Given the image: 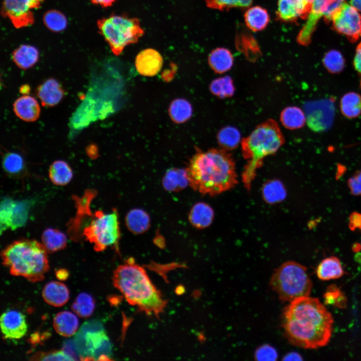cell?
Instances as JSON below:
<instances>
[{
  "label": "cell",
  "mask_w": 361,
  "mask_h": 361,
  "mask_svg": "<svg viewBox=\"0 0 361 361\" xmlns=\"http://www.w3.org/2000/svg\"><path fill=\"white\" fill-rule=\"evenodd\" d=\"M325 69L332 74H338L343 70L345 61L341 54L336 50L327 52L322 60Z\"/></svg>",
  "instance_id": "40"
},
{
  "label": "cell",
  "mask_w": 361,
  "mask_h": 361,
  "mask_svg": "<svg viewBox=\"0 0 361 361\" xmlns=\"http://www.w3.org/2000/svg\"><path fill=\"white\" fill-rule=\"evenodd\" d=\"M112 280L114 286L129 304L148 315L158 316L163 312L166 301L145 269L135 264L132 258L117 267Z\"/></svg>",
  "instance_id": "3"
},
{
  "label": "cell",
  "mask_w": 361,
  "mask_h": 361,
  "mask_svg": "<svg viewBox=\"0 0 361 361\" xmlns=\"http://www.w3.org/2000/svg\"><path fill=\"white\" fill-rule=\"evenodd\" d=\"M209 89L213 95L220 98L231 97L235 92L233 81L228 76L214 80L211 83Z\"/></svg>",
  "instance_id": "36"
},
{
  "label": "cell",
  "mask_w": 361,
  "mask_h": 361,
  "mask_svg": "<svg viewBox=\"0 0 361 361\" xmlns=\"http://www.w3.org/2000/svg\"><path fill=\"white\" fill-rule=\"evenodd\" d=\"M32 205V201H17L4 197L0 207L1 234L7 230H14L24 226Z\"/></svg>",
  "instance_id": "11"
},
{
  "label": "cell",
  "mask_w": 361,
  "mask_h": 361,
  "mask_svg": "<svg viewBox=\"0 0 361 361\" xmlns=\"http://www.w3.org/2000/svg\"><path fill=\"white\" fill-rule=\"evenodd\" d=\"M208 7L220 11L227 10L233 8H247L253 0H205Z\"/></svg>",
  "instance_id": "42"
},
{
  "label": "cell",
  "mask_w": 361,
  "mask_h": 361,
  "mask_svg": "<svg viewBox=\"0 0 361 361\" xmlns=\"http://www.w3.org/2000/svg\"><path fill=\"white\" fill-rule=\"evenodd\" d=\"M264 200L269 204H274L283 201L286 197V191L283 184L279 180L267 181L262 189Z\"/></svg>",
  "instance_id": "34"
},
{
  "label": "cell",
  "mask_w": 361,
  "mask_h": 361,
  "mask_svg": "<svg viewBox=\"0 0 361 361\" xmlns=\"http://www.w3.org/2000/svg\"><path fill=\"white\" fill-rule=\"evenodd\" d=\"M83 234L97 252L110 246L117 248L121 236L117 210L113 209L109 213L96 211L89 224L83 229Z\"/></svg>",
  "instance_id": "9"
},
{
  "label": "cell",
  "mask_w": 361,
  "mask_h": 361,
  "mask_svg": "<svg viewBox=\"0 0 361 361\" xmlns=\"http://www.w3.org/2000/svg\"><path fill=\"white\" fill-rule=\"evenodd\" d=\"M361 249V244L356 243L353 245L352 250L353 251L358 252Z\"/></svg>",
  "instance_id": "54"
},
{
  "label": "cell",
  "mask_w": 361,
  "mask_h": 361,
  "mask_svg": "<svg viewBox=\"0 0 361 361\" xmlns=\"http://www.w3.org/2000/svg\"><path fill=\"white\" fill-rule=\"evenodd\" d=\"M47 252L36 240L21 239L5 248L1 256L4 265L12 275L36 282L44 279L49 269Z\"/></svg>",
  "instance_id": "5"
},
{
  "label": "cell",
  "mask_w": 361,
  "mask_h": 361,
  "mask_svg": "<svg viewBox=\"0 0 361 361\" xmlns=\"http://www.w3.org/2000/svg\"><path fill=\"white\" fill-rule=\"evenodd\" d=\"M311 4L307 0H278L277 17L284 22L306 19Z\"/></svg>",
  "instance_id": "15"
},
{
  "label": "cell",
  "mask_w": 361,
  "mask_h": 361,
  "mask_svg": "<svg viewBox=\"0 0 361 361\" xmlns=\"http://www.w3.org/2000/svg\"><path fill=\"white\" fill-rule=\"evenodd\" d=\"M163 65V58L156 50L147 48L141 51L136 56L135 66L141 75L152 77L157 74Z\"/></svg>",
  "instance_id": "16"
},
{
  "label": "cell",
  "mask_w": 361,
  "mask_h": 361,
  "mask_svg": "<svg viewBox=\"0 0 361 361\" xmlns=\"http://www.w3.org/2000/svg\"><path fill=\"white\" fill-rule=\"evenodd\" d=\"M325 304L331 305L339 308L346 306L347 298L344 294L335 285H329L323 295Z\"/></svg>",
  "instance_id": "41"
},
{
  "label": "cell",
  "mask_w": 361,
  "mask_h": 361,
  "mask_svg": "<svg viewBox=\"0 0 361 361\" xmlns=\"http://www.w3.org/2000/svg\"><path fill=\"white\" fill-rule=\"evenodd\" d=\"M348 227L352 231H361V213L354 212L350 215Z\"/></svg>",
  "instance_id": "46"
},
{
  "label": "cell",
  "mask_w": 361,
  "mask_h": 361,
  "mask_svg": "<svg viewBox=\"0 0 361 361\" xmlns=\"http://www.w3.org/2000/svg\"><path fill=\"white\" fill-rule=\"evenodd\" d=\"M325 103L317 104L312 110L307 113L306 117L308 126L314 131H323L331 125L333 117L332 106Z\"/></svg>",
  "instance_id": "18"
},
{
  "label": "cell",
  "mask_w": 361,
  "mask_h": 361,
  "mask_svg": "<svg viewBox=\"0 0 361 361\" xmlns=\"http://www.w3.org/2000/svg\"><path fill=\"white\" fill-rule=\"evenodd\" d=\"M316 273L320 280L328 281L342 277L344 272L339 259L336 257L330 256L319 263Z\"/></svg>",
  "instance_id": "24"
},
{
  "label": "cell",
  "mask_w": 361,
  "mask_h": 361,
  "mask_svg": "<svg viewBox=\"0 0 361 361\" xmlns=\"http://www.w3.org/2000/svg\"><path fill=\"white\" fill-rule=\"evenodd\" d=\"M186 169L189 185L203 195H217L238 184L235 161L223 148L197 151Z\"/></svg>",
  "instance_id": "2"
},
{
  "label": "cell",
  "mask_w": 361,
  "mask_h": 361,
  "mask_svg": "<svg viewBox=\"0 0 361 361\" xmlns=\"http://www.w3.org/2000/svg\"><path fill=\"white\" fill-rule=\"evenodd\" d=\"M284 143L283 135L275 121L269 119L257 126L241 140L242 152L247 160L242 173V182L250 191L264 158L273 154Z\"/></svg>",
  "instance_id": "4"
},
{
  "label": "cell",
  "mask_w": 361,
  "mask_h": 361,
  "mask_svg": "<svg viewBox=\"0 0 361 361\" xmlns=\"http://www.w3.org/2000/svg\"><path fill=\"white\" fill-rule=\"evenodd\" d=\"M127 228L133 234L138 235L146 232L150 226L148 214L141 209L130 210L125 218Z\"/></svg>",
  "instance_id": "23"
},
{
  "label": "cell",
  "mask_w": 361,
  "mask_h": 361,
  "mask_svg": "<svg viewBox=\"0 0 361 361\" xmlns=\"http://www.w3.org/2000/svg\"><path fill=\"white\" fill-rule=\"evenodd\" d=\"M74 343L83 359L111 360L112 346L102 324L91 320L83 324L76 334Z\"/></svg>",
  "instance_id": "8"
},
{
  "label": "cell",
  "mask_w": 361,
  "mask_h": 361,
  "mask_svg": "<svg viewBox=\"0 0 361 361\" xmlns=\"http://www.w3.org/2000/svg\"><path fill=\"white\" fill-rule=\"evenodd\" d=\"M217 138L221 148L227 151L236 148L241 141L240 131L236 128L230 126L220 129Z\"/></svg>",
  "instance_id": "35"
},
{
  "label": "cell",
  "mask_w": 361,
  "mask_h": 361,
  "mask_svg": "<svg viewBox=\"0 0 361 361\" xmlns=\"http://www.w3.org/2000/svg\"><path fill=\"white\" fill-rule=\"evenodd\" d=\"M43 21L45 26L51 31L60 32L67 26V20L61 12L57 10H50L44 16Z\"/></svg>",
  "instance_id": "39"
},
{
  "label": "cell",
  "mask_w": 361,
  "mask_h": 361,
  "mask_svg": "<svg viewBox=\"0 0 361 361\" xmlns=\"http://www.w3.org/2000/svg\"><path fill=\"white\" fill-rule=\"evenodd\" d=\"M53 325L56 331L60 335L69 337L76 332L79 325L77 316L68 311L57 313L53 319Z\"/></svg>",
  "instance_id": "25"
},
{
  "label": "cell",
  "mask_w": 361,
  "mask_h": 361,
  "mask_svg": "<svg viewBox=\"0 0 361 361\" xmlns=\"http://www.w3.org/2000/svg\"><path fill=\"white\" fill-rule=\"evenodd\" d=\"M280 121L286 128L291 130L302 127L306 121L304 112L296 106H289L282 110Z\"/></svg>",
  "instance_id": "33"
},
{
  "label": "cell",
  "mask_w": 361,
  "mask_h": 361,
  "mask_svg": "<svg viewBox=\"0 0 361 361\" xmlns=\"http://www.w3.org/2000/svg\"><path fill=\"white\" fill-rule=\"evenodd\" d=\"M208 62L210 67L215 72L222 74L232 68L234 59L229 50L224 48H218L210 53Z\"/></svg>",
  "instance_id": "27"
},
{
  "label": "cell",
  "mask_w": 361,
  "mask_h": 361,
  "mask_svg": "<svg viewBox=\"0 0 361 361\" xmlns=\"http://www.w3.org/2000/svg\"><path fill=\"white\" fill-rule=\"evenodd\" d=\"M307 1L311 4H312V2L314 1V0H307Z\"/></svg>",
  "instance_id": "55"
},
{
  "label": "cell",
  "mask_w": 361,
  "mask_h": 361,
  "mask_svg": "<svg viewBox=\"0 0 361 361\" xmlns=\"http://www.w3.org/2000/svg\"><path fill=\"white\" fill-rule=\"evenodd\" d=\"M57 277L60 280H64L67 278L68 274L65 270H59L56 273Z\"/></svg>",
  "instance_id": "52"
},
{
  "label": "cell",
  "mask_w": 361,
  "mask_h": 361,
  "mask_svg": "<svg viewBox=\"0 0 361 361\" xmlns=\"http://www.w3.org/2000/svg\"><path fill=\"white\" fill-rule=\"evenodd\" d=\"M0 325L3 336L7 339L21 338L28 329L25 315L14 309L7 310L2 314Z\"/></svg>",
  "instance_id": "14"
},
{
  "label": "cell",
  "mask_w": 361,
  "mask_h": 361,
  "mask_svg": "<svg viewBox=\"0 0 361 361\" xmlns=\"http://www.w3.org/2000/svg\"><path fill=\"white\" fill-rule=\"evenodd\" d=\"M277 357V350L268 344L260 346L255 352V358L258 360H275Z\"/></svg>",
  "instance_id": "44"
},
{
  "label": "cell",
  "mask_w": 361,
  "mask_h": 361,
  "mask_svg": "<svg viewBox=\"0 0 361 361\" xmlns=\"http://www.w3.org/2000/svg\"><path fill=\"white\" fill-rule=\"evenodd\" d=\"M49 176L51 182L57 186H65L72 179L73 172L70 165L65 161L57 160L50 166Z\"/></svg>",
  "instance_id": "31"
},
{
  "label": "cell",
  "mask_w": 361,
  "mask_h": 361,
  "mask_svg": "<svg viewBox=\"0 0 361 361\" xmlns=\"http://www.w3.org/2000/svg\"><path fill=\"white\" fill-rule=\"evenodd\" d=\"M284 360H301L302 356L297 352H292L287 353L284 357Z\"/></svg>",
  "instance_id": "49"
},
{
  "label": "cell",
  "mask_w": 361,
  "mask_h": 361,
  "mask_svg": "<svg viewBox=\"0 0 361 361\" xmlns=\"http://www.w3.org/2000/svg\"><path fill=\"white\" fill-rule=\"evenodd\" d=\"M342 114L349 119L355 118L361 114V95L355 92L344 94L340 100Z\"/></svg>",
  "instance_id": "29"
},
{
  "label": "cell",
  "mask_w": 361,
  "mask_h": 361,
  "mask_svg": "<svg viewBox=\"0 0 361 361\" xmlns=\"http://www.w3.org/2000/svg\"><path fill=\"white\" fill-rule=\"evenodd\" d=\"M360 85H361V83H360Z\"/></svg>",
  "instance_id": "56"
},
{
  "label": "cell",
  "mask_w": 361,
  "mask_h": 361,
  "mask_svg": "<svg viewBox=\"0 0 361 361\" xmlns=\"http://www.w3.org/2000/svg\"><path fill=\"white\" fill-rule=\"evenodd\" d=\"M42 244L47 251L54 252L65 248L67 245V237L61 231L53 228L44 230L42 235Z\"/></svg>",
  "instance_id": "32"
},
{
  "label": "cell",
  "mask_w": 361,
  "mask_h": 361,
  "mask_svg": "<svg viewBox=\"0 0 361 361\" xmlns=\"http://www.w3.org/2000/svg\"><path fill=\"white\" fill-rule=\"evenodd\" d=\"M244 18L247 26L254 32L265 29L270 21L267 10L260 6L248 9L245 13Z\"/></svg>",
  "instance_id": "28"
},
{
  "label": "cell",
  "mask_w": 361,
  "mask_h": 361,
  "mask_svg": "<svg viewBox=\"0 0 361 361\" xmlns=\"http://www.w3.org/2000/svg\"><path fill=\"white\" fill-rule=\"evenodd\" d=\"M270 284L282 300L289 302L298 298L309 296L312 283L303 265L287 261L273 273Z\"/></svg>",
  "instance_id": "6"
},
{
  "label": "cell",
  "mask_w": 361,
  "mask_h": 361,
  "mask_svg": "<svg viewBox=\"0 0 361 361\" xmlns=\"http://www.w3.org/2000/svg\"><path fill=\"white\" fill-rule=\"evenodd\" d=\"M44 0H4L2 14L16 28L32 25L35 20L33 10L40 8Z\"/></svg>",
  "instance_id": "13"
},
{
  "label": "cell",
  "mask_w": 361,
  "mask_h": 361,
  "mask_svg": "<svg viewBox=\"0 0 361 361\" xmlns=\"http://www.w3.org/2000/svg\"><path fill=\"white\" fill-rule=\"evenodd\" d=\"M350 5L361 12V0H350Z\"/></svg>",
  "instance_id": "53"
},
{
  "label": "cell",
  "mask_w": 361,
  "mask_h": 361,
  "mask_svg": "<svg viewBox=\"0 0 361 361\" xmlns=\"http://www.w3.org/2000/svg\"><path fill=\"white\" fill-rule=\"evenodd\" d=\"M94 4L103 7H108L112 5L115 0H90Z\"/></svg>",
  "instance_id": "50"
},
{
  "label": "cell",
  "mask_w": 361,
  "mask_h": 361,
  "mask_svg": "<svg viewBox=\"0 0 361 361\" xmlns=\"http://www.w3.org/2000/svg\"><path fill=\"white\" fill-rule=\"evenodd\" d=\"M2 165L5 172L10 175L16 176L24 171L25 161L20 154L10 152L3 156Z\"/></svg>",
  "instance_id": "38"
},
{
  "label": "cell",
  "mask_w": 361,
  "mask_h": 361,
  "mask_svg": "<svg viewBox=\"0 0 361 361\" xmlns=\"http://www.w3.org/2000/svg\"><path fill=\"white\" fill-rule=\"evenodd\" d=\"M12 58L19 68L26 70L32 67L37 63L39 58V52L33 46L22 45L13 51Z\"/></svg>",
  "instance_id": "26"
},
{
  "label": "cell",
  "mask_w": 361,
  "mask_h": 361,
  "mask_svg": "<svg viewBox=\"0 0 361 361\" xmlns=\"http://www.w3.org/2000/svg\"><path fill=\"white\" fill-rule=\"evenodd\" d=\"M162 185L164 190L170 192H177L184 190L189 185L187 169H168L163 177Z\"/></svg>",
  "instance_id": "22"
},
{
  "label": "cell",
  "mask_w": 361,
  "mask_h": 361,
  "mask_svg": "<svg viewBox=\"0 0 361 361\" xmlns=\"http://www.w3.org/2000/svg\"><path fill=\"white\" fill-rule=\"evenodd\" d=\"M95 308L93 298L89 294L83 292L77 296L72 304V309L79 316L86 318L90 316Z\"/></svg>",
  "instance_id": "37"
},
{
  "label": "cell",
  "mask_w": 361,
  "mask_h": 361,
  "mask_svg": "<svg viewBox=\"0 0 361 361\" xmlns=\"http://www.w3.org/2000/svg\"><path fill=\"white\" fill-rule=\"evenodd\" d=\"M31 91V88L28 84H23L19 88V92L23 95H28Z\"/></svg>",
  "instance_id": "51"
},
{
  "label": "cell",
  "mask_w": 361,
  "mask_h": 361,
  "mask_svg": "<svg viewBox=\"0 0 361 361\" xmlns=\"http://www.w3.org/2000/svg\"><path fill=\"white\" fill-rule=\"evenodd\" d=\"M97 26L116 56L126 46L137 43L144 33L138 19L121 15L102 18L98 21Z\"/></svg>",
  "instance_id": "7"
},
{
  "label": "cell",
  "mask_w": 361,
  "mask_h": 361,
  "mask_svg": "<svg viewBox=\"0 0 361 361\" xmlns=\"http://www.w3.org/2000/svg\"><path fill=\"white\" fill-rule=\"evenodd\" d=\"M343 3L344 0H314L307 21L297 36L298 43L302 45H308L319 20L324 18L329 21L333 13Z\"/></svg>",
  "instance_id": "10"
},
{
  "label": "cell",
  "mask_w": 361,
  "mask_h": 361,
  "mask_svg": "<svg viewBox=\"0 0 361 361\" xmlns=\"http://www.w3.org/2000/svg\"><path fill=\"white\" fill-rule=\"evenodd\" d=\"M31 359L35 360H74L63 350H52L48 352L36 353Z\"/></svg>",
  "instance_id": "43"
},
{
  "label": "cell",
  "mask_w": 361,
  "mask_h": 361,
  "mask_svg": "<svg viewBox=\"0 0 361 361\" xmlns=\"http://www.w3.org/2000/svg\"><path fill=\"white\" fill-rule=\"evenodd\" d=\"M13 110L17 117L26 122L37 120L41 111L37 100L28 95H23L17 99L13 104Z\"/></svg>",
  "instance_id": "19"
},
{
  "label": "cell",
  "mask_w": 361,
  "mask_h": 361,
  "mask_svg": "<svg viewBox=\"0 0 361 361\" xmlns=\"http://www.w3.org/2000/svg\"><path fill=\"white\" fill-rule=\"evenodd\" d=\"M331 314L316 298L296 299L285 308L283 326L285 335L293 345L316 349L329 342L332 332Z\"/></svg>",
  "instance_id": "1"
},
{
  "label": "cell",
  "mask_w": 361,
  "mask_h": 361,
  "mask_svg": "<svg viewBox=\"0 0 361 361\" xmlns=\"http://www.w3.org/2000/svg\"><path fill=\"white\" fill-rule=\"evenodd\" d=\"M329 21L337 32L352 42L361 36V15L351 5L343 3L333 13Z\"/></svg>",
  "instance_id": "12"
},
{
  "label": "cell",
  "mask_w": 361,
  "mask_h": 361,
  "mask_svg": "<svg viewBox=\"0 0 361 361\" xmlns=\"http://www.w3.org/2000/svg\"><path fill=\"white\" fill-rule=\"evenodd\" d=\"M170 118L174 123L181 124L189 120L193 114L191 104L184 98H177L170 104L168 108Z\"/></svg>",
  "instance_id": "30"
},
{
  "label": "cell",
  "mask_w": 361,
  "mask_h": 361,
  "mask_svg": "<svg viewBox=\"0 0 361 361\" xmlns=\"http://www.w3.org/2000/svg\"><path fill=\"white\" fill-rule=\"evenodd\" d=\"M214 218L213 208L208 204L198 202L191 208L189 214V221L194 227L202 229L208 227Z\"/></svg>",
  "instance_id": "21"
},
{
  "label": "cell",
  "mask_w": 361,
  "mask_h": 361,
  "mask_svg": "<svg viewBox=\"0 0 361 361\" xmlns=\"http://www.w3.org/2000/svg\"><path fill=\"white\" fill-rule=\"evenodd\" d=\"M353 65L355 70L361 74V42L357 46Z\"/></svg>",
  "instance_id": "47"
},
{
  "label": "cell",
  "mask_w": 361,
  "mask_h": 361,
  "mask_svg": "<svg viewBox=\"0 0 361 361\" xmlns=\"http://www.w3.org/2000/svg\"><path fill=\"white\" fill-rule=\"evenodd\" d=\"M64 90L56 79L50 78L41 84L37 89V95L42 105L52 107L58 104L64 96Z\"/></svg>",
  "instance_id": "17"
},
{
  "label": "cell",
  "mask_w": 361,
  "mask_h": 361,
  "mask_svg": "<svg viewBox=\"0 0 361 361\" xmlns=\"http://www.w3.org/2000/svg\"><path fill=\"white\" fill-rule=\"evenodd\" d=\"M88 156L91 158H96L98 156V150L96 145L91 144L86 149Z\"/></svg>",
  "instance_id": "48"
},
{
  "label": "cell",
  "mask_w": 361,
  "mask_h": 361,
  "mask_svg": "<svg viewBox=\"0 0 361 361\" xmlns=\"http://www.w3.org/2000/svg\"><path fill=\"white\" fill-rule=\"evenodd\" d=\"M350 193L354 196H361V170L357 171L348 181Z\"/></svg>",
  "instance_id": "45"
},
{
  "label": "cell",
  "mask_w": 361,
  "mask_h": 361,
  "mask_svg": "<svg viewBox=\"0 0 361 361\" xmlns=\"http://www.w3.org/2000/svg\"><path fill=\"white\" fill-rule=\"evenodd\" d=\"M42 296L48 304L60 307L68 301L69 291L64 284L58 281H51L44 286Z\"/></svg>",
  "instance_id": "20"
}]
</instances>
